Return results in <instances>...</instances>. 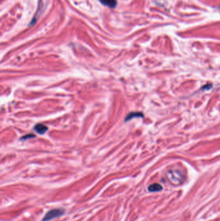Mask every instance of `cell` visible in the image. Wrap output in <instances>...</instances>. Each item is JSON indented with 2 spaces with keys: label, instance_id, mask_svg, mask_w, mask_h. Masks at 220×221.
I'll return each instance as SVG.
<instances>
[{
  "label": "cell",
  "instance_id": "1",
  "mask_svg": "<svg viewBox=\"0 0 220 221\" xmlns=\"http://www.w3.org/2000/svg\"><path fill=\"white\" fill-rule=\"evenodd\" d=\"M169 181L173 184H181L184 181L183 173L179 170H171L167 173Z\"/></svg>",
  "mask_w": 220,
  "mask_h": 221
},
{
  "label": "cell",
  "instance_id": "2",
  "mask_svg": "<svg viewBox=\"0 0 220 221\" xmlns=\"http://www.w3.org/2000/svg\"><path fill=\"white\" fill-rule=\"evenodd\" d=\"M64 213L62 209H54L52 210L49 211L44 217L43 221H49L52 219H54L55 218L58 217Z\"/></svg>",
  "mask_w": 220,
  "mask_h": 221
},
{
  "label": "cell",
  "instance_id": "3",
  "mask_svg": "<svg viewBox=\"0 0 220 221\" xmlns=\"http://www.w3.org/2000/svg\"><path fill=\"white\" fill-rule=\"evenodd\" d=\"M101 4L109 8H115L117 5L116 0H99Z\"/></svg>",
  "mask_w": 220,
  "mask_h": 221
},
{
  "label": "cell",
  "instance_id": "4",
  "mask_svg": "<svg viewBox=\"0 0 220 221\" xmlns=\"http://www.w3.org/2000/svg\"><path fill=\"white\" fill-rule=\"evenodd\" d=\"M47 129H48V128L41 124H36L34 127V130L40 135L44 134L47 131Z\"/></svg>",
  "mask_w": 220,
  "mask_h": 221
},
{
  "label": "cell",
  "instance_id": "5",
  "mask_svg": "<svg viewBox=\"0 0 220 221\" xmlns=\"http://www.w3.org/2000/svg\"><path fill=\"white\" fill-rule=\"evenodd\" d=\"M163 189V187L159 184H153L148 187V190L150 192L160 191Z\"/></svg>",
  "mask_w": 220,
  "mask_h": 221
},
{
  "label": "cell",
  "instance_id": "6",
  "mask_svg": "<svg viewBox=\"0 0 220 221\" xmlns=\"http://www.w3.org/2000/svg\"><path fill=\"white\" fill-rule=\"evenodd\" d=\"M143 116V115L141 114V113H131L130 114H129V115L127 116V117L126 118V119H125V121H127L129 120H130L131 118H134V117H142Z\"/></svg>",
  "mask_w": 220,
  "mask_h": 221
}]
</instances>
